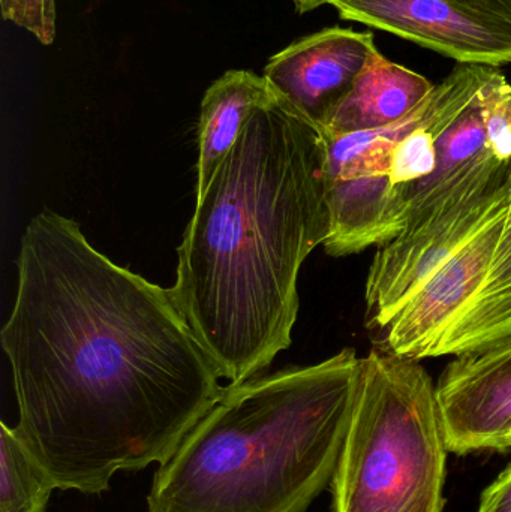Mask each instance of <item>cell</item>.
Instances as JSON below:
<instances>
[{"label": "cell", "mask_w": 511, "mask_h": 512, "mask_svg": "<svg viewBox=\"0 0 511 512\" xmlns=\"http://www.w3.org/2000/svg\"><path fill=\"white\" fill-rule=\"evenodd\" d=\"M0 343L15 430L57 490L101 495L117 472L165 465L224 393L171 289L53 210L24 228Z\"/></svg>", "instance_id": "1"}, {"label": "cell", "mask_w": 511, "mask_h": 512, "mask_svg": "<svg viewBox=\"0 0 511 512\" xmlns=\"http://www.w3.org/2000/svg\"><path fill=\"white\" fill-rule=\"evenodd\" d=\"M326 170L323 129L275 92L197 198L171 294L230 385L290 348L300 268L329 236Z\"/></svg>", "instance_id": "2"}, {"label": "cell", "mask_w": 511, "mask_h": 512, "mask_svg": "<svg viewBox=\"0 0 511 512\" xmlns=\"http://www.w3.org/2000/svg\"><path fill=\"white\" fill-rule=\"evenodd\" d=\"M360 360L345 348L228 384L155 472L147 512H308L332 486Z\"/></svg>", "instance_id": "3"}, {"label": "cell", "mask_w": 511, "mask_h": 512, "mask_svg": "<svg viewBox=\"0 0 511 512\" xmlns=\"http://www.w3.org/2000/svg\"><path fill=\"white\" fill-rule=\"evenodd\" d=\"M495 66L461 63L410 116L326 135L327 255L383 248L504 185L511 162L489 137L482 86Z\"/></svg>", "instance_id": "4"}, {"label": "cell", "mask_w": 511, "mask_h": 512, "mask_svg": "<svg viewBox=\"0 0 511 512\" xmlns=\"http://www.w3.org/2000/svg\"><path fill=\"white\" fill-rule=\"evenodd\" d=\"M377 351L423 361L511 337V174L497 191L378 248L366 277Z\"/></svg>", "instance_id": "5"}, {"label": "cell", "mask_w": 511, "mask_h": 512, "mask_svg": "<svg viewBox=\"0 0 511 512\" xmlns=\"http://www.w3.org/2000/svg\"><path fill=\"white\" fill-rule=\"evenodd\" d=\"M449 453L428 370L372 349L360 360L332 512H444Z\"/></svg>", "instance_id": "6"}, {"label": "cell", "mask_w": 511, "mask_h": 512, "mask_svg": "<svg viewBox=\"0 0 511 512\" xmlns=\"http://www.w3.org/2000/svg\"><path fill=\"white\" fill-rule=\"evenodd\" d=\"M345 20L410 39L461 63H511V27L461 0H332Z\"/></svg>", "instance_id": "7"}, {"label": "cell", "mask_w": 511, "mask_h": 512, "mask_svg": "<svg viewBox=\"0 0 511 512\" xmlns=\"http://www.w3.org/2000/svg\"><path fill=\"white\" fill-rule=\"evenodd\" d=\"M450 453L511 450V337L453 358L437 384Z\"/></svg>", "instance_id": "8"}, {"label": "cell", "mask_w": 511, "mask_h": 512, "mask_svg": "<svg viewBox=\"0 0 511 512\" xmlns=\"http://www.w3.org/2000/svg\"><path fill=\"white\" fill-rule=\"evenodd\" d=\"M377 53L372 33L329 27L270 57L263 75L276 93L323 128Z\"/></svg>", "instance_id": "9"}, {"label": "cell", "mask_w": 511, "mask_h": 512, "mask_svg": "<svg viewBox=\"0 0 511 512\" xmlns=\"http://www.w3.org/2000/svg\"><path fill=\"white\" fill-rule=\"evenodd\" d=\"M435 87L428 78L390 62L378 51L321 129L326 135H345L386 128L410 116Z\"/></svg>", "instance_id": "10"}, {"label": "cell", "mask_w": 511, "mask_h": 512, "mask_svg": "<svg viewBox=\"0 0 511 512\" xmlns=\"http://www.w3.org/2000/svg\"><path fill=\"white\" fill-rule=\"evenodd\" d=\"M273 96L264 75L246 69H231L210 84L198 120L197 198L209 188L252 114Z\"/></svg>", "instance_id": "11"}, {"label": "cell", "mask_w": 511, "mask_h": 512, "mask_svg": "<svg viewBox=\"0 0 511 512\" xmlns=\"http://www.w3.org/2000/svg\"><path fill=\"white\" fill-rule=\"evenodd\" d=\"M56 489L15 427L0 424V512H45Z\"/></svg>", "instance_id": "12"}, {"label": "cell", "mask_w": 511, "mask_h": 512, "mask_svg": "<svg viewBox=\"0 0 511 512\" xmlns=\"http://www.w3.org/2000/svg\"><path fill=\"white\" fill-rule=\"evenodd\" d=\"M0 12L3 20L26 30L45 47L56 39V0H0Z\"/></svg>", "instance_id": "13"}, {"label": "cell", "mask_w": 511, "mask_h": 512, "mask_svg": "<svg viewBox=\"0 0 511 512\" xmlns=\"http://www.w3.org/2000/svg\"><path fill=\"white\" fill-rule=\"evenodd\" d=\"M477 512H511V463L486 487Z\"/></svg>", "instance_id": "14"}, {"label": "cell", "mask_w": 511, "mask_h": 512, "mask_svg": "<svg viewBox=\"0 0 511 512\" xmlns=\"http://www.w3.org/2000/svg\"><path fill=\"white\" fill-rule=\"evenodd\" d=\"M492 17L500 18L511 27V0H461Z\"/></svg>", "instance_id": "15"}, {"label": "cell", "mask_w": 511, "mask_h": 512, "mask_svg": "<svg viewBox=\"0 0 511 512\" xmlns=\"http://www.w3.org/2000/svg\"><path fill=\"white\" fill-rule=\"evenodd\" d=\"M294 8L299 14H306V12L315 11V9L321 8L324 5H330L332 0H291Z\"/></svg>", "instance_id": "16"}]
</instances>
